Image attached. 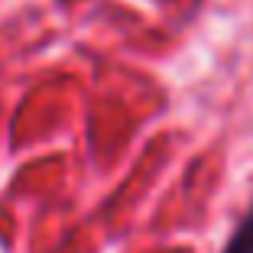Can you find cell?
<instances>
[{
	"instance_id": "6da1fadb",
	"label": "cell",
	"mask_w": 253,
	"mask_h": 253,
	"mask_svg": "<svg viewBox=\"0 0 253 253\" xmlns=\"http://www.w3.org/2000/svg\"><path fill=\"white\" fill-rule=\"evenodd\" d=\"M221 253H253V208L244 214V221L237 224V231L231 234Z\"/></svg>"
}]
</instances>
